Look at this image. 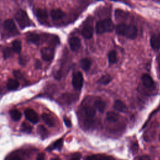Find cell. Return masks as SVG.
I'll use <instances>...</instances> for the list:
<instances>
[{
    "instance_id": "25",
    "label": "cell",
    "mask_w": 160,
    "mask_h": 160,
    "mask_svg": "<svg viewBox=\"0 0 160 160\" xmlns=\"http://www.w3.org/2000/svg\"><path fill=\"white\" fill-rule=\"evenodd\" d=\"M84 112H85V114L87 115V116L89 117V118H94L96 114L95 109L90 106H87L84 108Z\"/></svg>"
},
{
    "instance_id": "21",
    "label": "cell",
    "mask_w": 160,
    "mask_h": 160,
    "mask_svg": "<svg viewBox=\"0 0 160 160\" xmlns=\"http://www.w3.org/2000/svg\"><path fill=\"white\" fill-rule=\"evenodd\" d=\"M119 115L113 111H109L106 114V119L109 122H116L118 120Z\"/></svg>"
},
{
    "instance_id": "37",
    "label": "cell",
    "mask_w": 160,
    "mask_h": 160,
    "mask_svg": "<svg viewBox=\"0 0 160 160\" xmlns=\"http://www.w3.org/2000/svg\"><path fill=\"white\" fill-rule=\"evenodd\" d=\"M19 63L21 64H26V61H25V59L24 58H22V57H21L19 58Z\"/></svg>"
},
{
    "instance_id": "1",
    "label": "cell",
    "mask_w": 160,
    "mask_h": 160,
    "mask_svg": "<svg viewBox=\"0 0 160 160\" xmlns=\"http://www.w3.org/2000/svg\"><path fill=\"white\" fill-rule=\"evenodd\" d=\"M116 33L127 38L134 39L137 37L138 29L134 25H127L124 23L118 24L116 28Z\"/></svg>"
},
{
    "instance_id": "23",
    "label": "cell",
    "mask_w": 160,
    "mask_h": 160,
    "mask_svg": "<svg viewBox=\"0 0 160 160\" xmlns=\"http://www.w3.org/2000/svg\"><path fill=\"white\" fill-rule=\"evenodd\" d=\"M108 58L109 62L111 64H115L117 62V61H118L116 52L115 51H113V50H112V51H109L108 52Z\"/></svg>"
},
{
    "instance_id": "8",
    "label": "cell",
    "mask_w": 160,
    "mask_h": 160,
    "mask_svg": "<svg viewBox=\"0 0 160 160\" xmlns=\"http://www.w3.org/2000/svg\"><path fill=\"white\" fill-rule=\"evenodd\" d=\"M4 28L9 33L15 34L16 32H18V30H17V28L16 26V24H15L14 21L11 19H6L4 21Z\"/></svg>"
},
{
    "instance_id": "12",
    "label": "cell",
    "mask_w": 160,
    "mask_h": 160,
    "mask_svg": "<svg viewBox=\"0 0 160 160\" xmlns=\"http://www.w3.org/2000/svg\"><path fill=\"white\" fill-rule=\"evenodd\" d=\"M113 107L116 111L121 112H125L128 109L126 105L121 100H116L114 102Z\"/></svg>"
},
{
    "instance_id": "2",
    "label": "cell",
    "mask_w": 160,
    "mask_h": 160,
    "mask_svg": "<svg viewBox=\"0 0 160 160\" xmlns=\"http://www.w3.org/2000/svg\"><path fill=\"white\" fill-rule=\"evenodd\" d=\"M113 29L114 24L112 21L109 18L98 21L96 25V32L99 34H103L104 32H111L113 30Z\"/></svg>"
},
{
    "instance_id": "28",
    "label": "cell",
    "mask_w": 160,
    "mask_h": 160,
    "mask_svg": "<svg viewBox=\"0 0 160 160\" xmlns=\"http://www.w3.org/2000/svg\"><path fill=\"white\" fill-rule=\"evenodd\" d=\"M12 49L10 48H6L3 50V57L4 59L9 58L12 56Z\"/></svg>"
},
{
    "instance_id": "29",
    "label": "cell",
    "mask_w": 160,
    "mask_h": 160,
    "mask_svg": "<svg viewBox=\"0 0 160 160\" xmlns=\"http://www.w3.org/2000/svg\"><path fill=\"white\" fill-rule=\"evenodd\" d=\"M21 129L23 132H27V133H30L31 132L32 128L29 124L26 123V122H23L21 125Z\"/></svg>"
},
{
    "instance_id": "22",
    "label": "cell",
    "mask_w": 160,
    "mask_h": 160,
    "mask_svg": "<svg viewBox=\"0 0 160 160\" xmlns=\"http://www.w3.org/2000/svg\"><path fill=\"white\" fill-rule=\"evenodd\" d=\"M22 49V46H21V41L18 40H15L12 42V49L13 52L19 54L21 51Z\"/></svg>"
},
{
    "instance_id": "41",
    "label": "cell",
    "mask_w": 160,
    "mask_h": 160,
    "mask_svg": "<svg viewBox=\"0 0 160 160\" xmlns=\"http://www.w3.org/2000/svg\"><path fill=\"white\" fill-rule=\"evenodd\" d=\"M159 66H160V65H159Z\"/></svg>"
},
{
    "instance_id": "30",
    "label": "cell",
    "mask_w": 160,
    "mask_h": 160,
    "mask_svg": "<svg viewBox=\"0 0 160 160\" xmlns=\"http://www.w3.org/2000/svg\"><path fill=\"white\" fill-rule=\"evenodd\" d=\"M81 154L79 152H76L71 156L70 160H81Z\"/></svg>"
},
{
    "instance_id": "10",
    "label": "cell",
    "mask_w": 160,
    "mask_h": 160,
    "mask_svg": "<svg viewBox=\"0 0 160 160\" xmlns=\"http://www.w3.org/2000/svg\"><path fill=\"white\" fill-rule=\"evenodd\" d=\"M69 45L72 51H78L81 46V41L78 37H72L69 40Z\"/></svg>"
},
{
    "instance_id": "24",
    "label": "cell",
    "mask_w": 160,
    "mask_h": 160,
    "mask_svg": "<svg viewBox=\"0 0 160 160\" xmlns=\"http://www.w3.org/2000/svg\"><path fill=\"white\" fill-rule=\"evenodd\" d=\"M112 80V78L109 74H105L102 76L98 81V82L101 84L106 85L109 84Z\"/></svg>"
},
{
    "instance_id": "17",
    "label": "cell",
    "mask_w": 160,
    "mask_h": 160,
    "mask_svg": "<svg viewBox=\"0 0 160 160\" xmlns=\"http://www.w3.org/2000/svg\"><path fill=\"white\" fill-rule=\"evenodd\" d=\"M91 64H92L91 61L87 58L82 59L80 61L81 67L85 71H88L90 69L91 66Z\"/></svg>"
},
{
    "instance_id": "38",
    "label": "cell",
    "mask_w": 160,
    "mask_h": 160,
    "mask_svg": "<svg viewBox=\"0 0 160 160\" xmlns=\"http://www.w3.org/2000/svg\"><path fill=\"white\" fill-rule=\"evenodd\" d=\"M11 160H21V158H19V156H16L13 157Z\"/></svg>"
},
{
    "instance_id": "11",
    "label": "cell",
    "mask_w": 160,
    "mask_h": 160,
    "mask_svg": "<svg viewBox=\"0 0 160 160\" xmlns=\"http://www.w3.org/2000/svg\"><path fill=\"white\" fill-rule=\"evenodd\" d=\"M50 16L53 20H59L63 18L65 16L64 12L61 9H52L50 12Z\"/></svg>"
},
{
    "instance_id": "16",
    "label": "cell",
    "mask_w": 160,
    "mask_h": 160,
    "mask_svg": "<svg viewBox=\"0 0 160 160\" xmlns=\"http://www.w3.org/2000/svg\"><path fill=\"white\" fill-rule=\"evenodd\" d=\"M19 83L18 80L15 79H9L7 82V87L11 91H14L18 88Z\"/></svg>"
},
{
    "instance_id": "3",
    "label": "cell",
    "mask_w": 160,
    "mask_h": 160,
    "mask_svg": "<svg viewBox=\"0 0 160 160\" xmlns=\"http://www.w3.org/2000/svg\"><path fill=\"white\" fill-rule=\"evenodd\" d=\"M15 19L21 28L31 26V21L27 13L22 9L18 10L15 14Z\"/></svg>"
},
{
    "instance_id": "42",
    "label": "cell",
    "mask_w": 160,
    "mask_h": 160,
    "mask_svg": "<svg viewBox=\"0 0 160 160\" xmlns=\"http://www.w3.org/2000/svg\"><path fill=\"white\" fill-rule=\"evenodd\" d=\"M98 1H99V0H98Z\"/></svg>"
},
{
    "instance_id": "15",
    "label": "cell",
    "mask_w": 160,
    "mask_h": 160,
    "mask_svg": "<svg viewBox=\"0 0 160 160\" xmlns=\"http://www.w3.org/2000/svg\"><path fill=\"white\" fill-rule=\"evenodd\" d=\"M82 36L86 39H90L93 35V29L90 26H86L81 30Z\"/></svg>"
},
{
    "instance_id": "36",
    "label": "cell",
    "mask_w": 160,
    "mask_h": 160,
    "mask_svg": "<svg viewBox=\"0 0 160 160\" xmlns=\"http://www.w3.org/2000/svg\"><path fill=\"white\" fill-rule=\"evenodd\" d=\"M44 158H45L44 154V153H40L38 155L36 160H44Z\"/></svg>"
},
{
    "instance_id": "33",
    "label": "cell",
    "mask_w": 160,
    "mask_h": 160,
    "mask_svg": "<svg viewBox=\"0 0 160 160\" xmlns=\"http://www.w3.org/2000/svg\"><path fill=\"white\" fill-rule=\"evenodd\" d=\"M139 160H151V158L148 155H142L139 157Z\"/></svg>"
},
{
    "instance_id": "39",
    "label": "cell",
    "mask_w": 160,
    "mask_h": 160,
    "mask_svg": "<svg viewBox=\"0 0 160 160\" xmlns=\"http://www.w3.org/2000/svg\"><path fill=\"white\" fill-rule=\"evenodd\" d=\"M40 66H41L40 62L38 61H37V62H36V68H39Z\"/></svg>"
},
{
    "instance_id": "40",
    "label": "cell",
    "mask_w": 160,
    "mask_h": 160,
    "mask_svg": "<svg viewBox=\"0 0 160 160\" xmlns=\"http://www.w3.org/2000/svg\"><path fill=\"white\" fill-rule=\"evenodd\" d=\"M51 160H61V159L58 158H52Z\"/></svg>"
},
{
    "instance_id": "5",
    "label": "cell",
    "mask_w": 160,
    "mask_h": 160,
    "mask_svg": "<svg viewBox=\"0 0 160 160\" xmlns=\"http://www.w3.org/2000/svg\"><path fill=\"white\" fill-rule=\"evenodd\" d=\"M41 54L42 58L46 61H49L52 59L54 54V51L53 49L49 47L42 48L41 50Z\"/></svg>"
},
{
    "instance_id": "32",
    "label": "cell",
    "mask_w": 160,
    "mask_h": 160,
    "mask_svg": "<svg viewBox=\"0 0 160 160\" xmlns=\"http://www.w3.org/2000/svg\"><path fill=\"white\" fill-rule=\"evenodd\" d=\"M97 158H98V155H91V156H87L84 160H97Z\"/></svg>"
},
{
    "instance_id": "34",
    "label": "cell",
    "mask_w": 160,
    "mask_h": 160,
    "mask_svg": "<svg viewBox=\"0 0 160 160\" xmlns=\"http://www.w3.org/2000/svg\"><path fill=\"white\" fill-rule=\"evenodd\" d=\"M97 160H110V159L105 156H101V155H98Z\"/></svg>"
},
{
    "instance_id": "35",
    "label": "cell",
    "mask_w": 160,
    "mask_h": 160,
    "mask_svg": "<svg viewBox=\"0 0 160 160\" xmlns=\"http://www.w3.org/2000/svg\"><path fill=\"white\" fill-rule=\"evenodd\" d=\"M14 74L18 78H22V74H21V72L19 71H14Z\"/></svg>"
},
{
    "instance_id": "18",
    "label": "cell",
    "mask_w": 160,
    "mask_h": 160,
    "mask_svg": "<svg viewBox=\"0 0 160 160\" xmlns=\"http://www.w3.org/2000/svg\"><path fill=\"white\" fill-rule=\"evenodd\" d=\"M36 16L39 19L45 20L48 17V12L44 9H37L36 11Z\"/></svg>"
},
{
    "instance_id": "7",
    "label": "cell",
    "mask_w": 160,
    "mask_h": 160,
    "mask_svg": "<svg viewBox=\"0 0 160 160\" xmlns=\"http://www.w3.org/2000/svg\"><path fill=\"white\" fill-rule=\"evenodd\" d=\"M24 114L27 119L32 123H36L39 121V117L37 113L32 109H27L24 111Z\"/></svg>"
},
{
    "instance_id": "26",
    "label": "cell",
    "mask_w": 160,
    "mask_h": 160,
    "mask_svg": "<svg viewBox=\"0 0 160 160\" xmlns=\"http://www.w3.org/2000/svg\"><path fill=\"white\" fill-rule=\"evenodd\" d=\"M9 114L14 121H19L21 118V112L18 109H12L9 111Z\"/></svg>"
},
{
    "instance_id": "20",
    "label": "cell",
    "mask_w": 160,
    "mask_h": 160,
    "mask_svg": "<svg viewBox=\"0 0 160 160\" xmlns=\"http://www.w3.org/2000/svg\"><path fill=\"white\" fill-rule=\"evenodd\" d=\"M94 107L100 112H103L106 108V103L102 100L98 99L94 102Z\"/></svg>"
},
{
    "instance_id": "14",
    "label": "cell",
    "mask_w": 160,
    "mask_h": 160,
    "mask_svg": "<svg viewBox=\"0 0 160 160\" xmlns=\"http://www.w3.org/2000/svg\"><path fill=\"white\" fill-rule=\"evenodd\" d=\"M41 118L43 120V121L49 127H53L55 125V122H54V120L52 118V117H51L49 114H46V113H43L41 115Z\"/></svg>"
},
{
    "instance_id": "27",
    "label": "cell",
    "mask_w": 160,
    "mask_h": 160,
    "mask_svg": "<svg viewBox=\"0 0 160 160\" xmlns=\"http://www.w3.org/2000/svg\"><path fill=\"white\" fill-rule=\"evenodd\" d=\"M38 129V132H39V134L41 135V136L42 138H46L48 136V132L47 129L43 126H42V125L39 126Z\"/></svg>"
},
{
    "instance_id": "31",
    "label": "cell",
    "mask_w": 160,
    "mask_h": 160,
    "mask_svg": "<svg viewBox=\"0 0 160 160\" xmlns=\"http://www.w3.org/2000/svg\"><path fill=\"white\" fill-rule=\"evenodd\" d=\"M64 122L65 125H66L68 128L71 127V126H72L71 122L70 119H69L68 118H66V117H64Z\"/></svg>"
},
{
    "instance_id": "9",
    "label": "cell",
    "mask_w": 160,
    "mask_h": 160,
    "mask_svg": "<svg viewBox=\"0 0 160 160\" xmlns=\"http://www.w3.org/2000/svg\"><path fill=\"white\" fill-rule=\"evenodd\" d=\"M150 44L154 50H159L160 49V35L158 34H153L150 39Z\"/></svg>"
},
{
    "instance_id": "4",
    "label": "cell",
    "mask_w": 160,
    "mask_h": 160,
    "mask_svg": "<svg viewBox=\"0 0 160 160\" xmlns=\"http://www.w3.org/2000/svg\"><path fill=\"white\" fill-rule=\"evenodd\" d=\"M84 78L83 76L80 72H76L73 74L72 79V84L73 88L76 90L81 89L83 86Z\"/></svg>"
},
{
    "instance_id": "13",
    "label": "cell",
    "mask_w": 160,
    "mask_h": 160,
    "mask_svg": "<svg viewBox=\"0 0 160 160\" xmlns=\"http://www.w3.org/2000/svg\"><path fill=\"white\" fill-rule=\"evenodd\" d=\"M27 41L29 42L33 43L34 44H39L40 42L39 36L34 32H30L26 36Z\"/></svg>"
},
{
    "instance_id": "6",
    "label": "cell",
    "mask_w": 160,
    "mask_h": 160,
    "mask_svg": "<svg viewBox=\"0 0 160 160\" xmlns=\"http://www.w3.org/2000/svg\"><path fill=\"white\" fill-rule=\"evenodd\" d=\"M141 81L142 84L148 89H152L155 87L154 82L152 78L148 74H144L141 76Z\"/></svg>"
},
{
    "instance_id": "19",
    "label": "cell",
    "mask_w": 160,
    "mask_h": 160,
    "mask_svg": "<svg viewBox=\"0 0 160 160\" xmlns=\"http://www.w3.org/2000/svg\"><path fill=\"white\" fill-rule=\"evenodd\" d=\"M63 144V141L62 139H59L57 141H56L51 146H49L47 149L48 151H52L54 149H58L60 150L62 148Z\"/></svg>"
}]
</instances>
